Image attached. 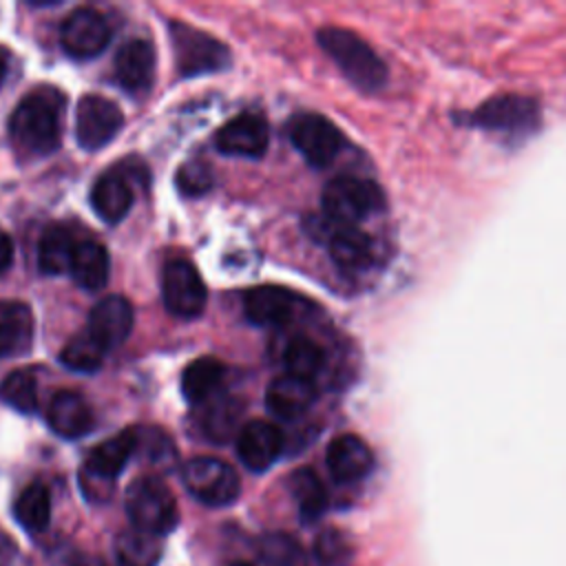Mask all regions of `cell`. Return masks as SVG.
Segmentation results:
<instances>
[{"label": "cell", "instance_id": "6da1fadb", "mask_svg": "<svg viewBox=\"0 0 566 566\" xmlns=\"http://www.w3.org/2000/svg\"><path fill=\"white\" fill-rule=\"evenodd\" d=\"M64 97L53 86H40L20 99L9 119L13 146L24 157H42L60 146Z\"/></svg>", "mask_w": 566, "mask_h": 566}, {"label": "cell", "instance_id": "7a4b0ae2", "mask_svg": "<svg viewBox=\"0 0 566 566\" xmlns=\"http://www.w3.org/2000/svg\"><path fill=\"white\" fill-rule=\"evenodd\" d=\"M316 40L356 88L367 93L382 88L387 80L385 62L360 35L340 27H323Z\"/></svg>", "mask_w": 566, "mask_h": 566}, {"label": "cell", "instance_id": "3957f363", "mask_svg": "<svg viewBox=\"0 0 566 566\" xmlns=\"http://www.w3.org/2000/svg\"><path fill=\"white\" fill-rule=\"evenodd\" d=\"M126 515L133 528L164 537L179 522L177 500L157 475H142L130 482L124 497Z\"/></svg>", "mask_w": 566, "mask_h": 566}, {"label": "cell", "instance_id": "277c9868", "mask_svg": "<svg viewBox=\"0 0 566 566\" xmlns=\"http://www.w3.org/2000/svg\"><path fill=\"white\" fill-rule=\"evenodd\" d=\"M135 449H137L135 429H124L106 438L95 449H91L80 475V484L86 497L106 500L113 491V482L124 471L128 460L135 455Z\"/></svg>", "mask_w": 566, "mask_h": 566}, {"label": "cell", "instance_id": "5b68a950", "mask_svg": "<svg viewBox=\"0 0 566 566\" xmlns=\"http://www.w3.org/2000/svg\"><path fill=\"white\" fill-rule=\"evenodd\" d=\"M321 203L325 219L345 226H356L358 221L378 212L385 206V197L374 181L345 175L327 181V186L323 188Z\"/></svg>", "mask_w": 566, "mask_h": 566}, {"label": "cell", "instance_id": "8992f818", "mask_svg": "<svg viewBox=\"0 0 566 566\" xmlns=\"http://www.w3.org/2000/svg\"><path fill=\"white\" fill-rule=\"evenodd\" d=\"M168 29H170L175 60L181 75L192 77V75L214 73V71H223L230 64V51L217 38L199 29H192L184 22H170Z\"/></svg>", "mask_w": 566, "mask_h": 566}, {"label": "cell", "instance_id": "52a82bcc", "mask_svg": "<svg viewBox=\"0 0 566 566\" xmlns=\"http://www.w3.org/2000/svg\"><path fill=\"white\" fill-rule=\"evenodd\" d=\"M188 493L206 506H228L241 493L237 471L219 458H192L181 471Z\"/></svg>", "mask_w": 566, "mask_h": 566}, {"label": "cell", "instance_id": "ba28073f", "mask_svg": "<svg viewBox=\"0 0 566 566\" xmlns=\"http://www.w3.org/2000/svg\"><path fill=\"white\" fill-rule=\"evenodd\" d=\"M292 146L305 157L307 164L323 168L336 159L345 146L343 133L327 117L318 113L294 115L287 124Z\"/></svg>", "mask_w": 566, "mask_h": 566}, {"label": "cell", "instance_id": "9c48e42d", "mask_svg": "<svg viewBox=\"0 0 566 566\" xmlns=\"http://www.w3.org/2000/svg\"><path fill=\"white\" fill-rule=\"evenodd\" d=\"M161 296L170 314L195 318L206 307V285L197 268L186 259H170L161 272Z\"/></svg>", "mask_w": 566, "mask_h": 566}, {"label": "cell", "instance_id": "30bf717a", "mask_svg": "<svg viewBox=\"0 0 566 566\" xmlns=\"http://www.w3.org/2000/svg\"><path fill=\"white\" fill-rule=\"evenodd\" d=\"M124 126L122 108L97 93H88L77 102L75 111V137L86 150L106 146Z\"/></svg>", "mask_w": 566, "mask_h": 566}, {"label": "cell", "instance_id": "8fae6325", "mask_svg": "<svg viewBox=\"0 0 566 566\" xmlns=\"http://www.w3.org/2000/svg\"><path fill=\"white\" fill-rule=\"evenodd\" d=\"M108 40H111V29L106 18L91 7L71 11L60 29L62 49L71 57H80V60L102 53Z\"/></svg>", "mask_w": 566, "mask_h": 566}, {"label": "cell", "instance_id": "7c38bea8", "mask_svg": "<svg viewBox=\"0 0 566 566\" xmlns=\"http://www.w3.org/2000/svg\"><path fill=\"white\" fill-rule=\"evenodd\" d=\"M270 128L259 113H241L219 128L214 146L223 155L259 159L268 150Z\"/></svg>", "mask_w": 566, "mask_h": 566}, {"label": "cell", "instance_id": "4fadbf2b", "mask_svg": "<svg viewBox=\"0 0 566 566\" xmlns=\"http://www.w3.org/2000/svg\"><path fill=\"white\" fill-rule=\"evenodd\" d=\"M283 433L268 420H252L237 433V455L250 471L270 469L283 451Z\"/></svg>", "mask_w": 566, "mask_h": 566}, {"label": "cell", "instance_id": "5bb4252c", "mask_svg": "<svg viewBox=\"0 0 566 566\" xmlns=\"http://www.w3.org/2000/svg\"><path fill=\"white\" fill-rule=\"evenodd\" d=\"M473 124L491 130L520 133L537 124V104L520 95H502L482 104L473 113Z\"/></svg>", "mask_w": 566, "mask_h": 566}, {"label": "cell", "instance_id": "9a60e30c", "mask_svg": "<svg viewBox=\"0 0 566 566\" xmlns=\"http://www.w3.org/2000/svg\"><path fill=\"white\" fill-rule=\"evenodd\" d=\"M327 221V250L332 261L345 272L367 270L374 261L371 239L358 226H345L336 221Z\"/></svg>", "mask_w": 566, "mask_h": 566}, {"label": "cell", "instance_id": "2e32d148", "mask_svg": "<svg viewBox=\"0 0 566 566\" xmlns=\"http://www.w3.org/2000/svg\"><path fill=\"white\" fill-rule=\"evenodd\" d=\"M135 323V314L130 303L119 296V294H111L104 296L102 301H97L88 314V325L86 329L106 347H117L122 345Z\"/></svg>", "mask_w": 566, "mask_h": 566}, {"label": "cell", "instance_id": "e0dca14e", "mask_svg": "<svg viewBox=\"0 0 566 566\" xmlns=\"http://www.w3.org/2000/svg\"><path fill=\"white\" fill-rule=\"evenodd\" d=\"M325 462L336 482L352 484L363 480L371 471L374 455L363 438L354 433H343L329 442Z\"/></svg>", "mask_w": 566, "mask_h": 566}, {"label": "cell", "instance_id": "ac0fdd59", "mask_svg": "<svg viewBox=\"0 0 566 566\" xmlns=\"http://www.w3.org/2000/svg\"><path fill=\"white\" fill-rule=\"evenodd\" d=\"M115 77L128 93H142L155 77V49L148 40H130L119 46L115 57Z\"/></svg>", "mask_w": 566, "mask_h": 566}, {"label": "cell", "instance_id": "d6986e66", "mask_svg": "<svg viewBox=\"0 0 566 566\" xmlns=\"http://www.w3.org/2000/svg\"><path fill=\"white\" fill-rule=\"evenodd\" d=\"M292 294L281 285H259L245 292L243 312L250 323L261 327H276L292 316Z\"/></svg>", "mask_w": 566, "mask_h": 566}, {"label": "cell", "instance_id": "ffe728a7", "mask_svg": "<svg viewBox=\"0 0 566 566\" xmlns=\"http://www.w3.org/2000/svg\"><path fill=\"white\" fill-rule=\"evenodd\" d=\"M51 429L62 438H82L93 429V411L88 402L75 391H60L46 407Z\"/></svg>", "mask_w": 566, "mask_h": 566}, {"label": "cell", "instance_id": "44dd1931", "mask_svg": "<svg viewBox=\"0 0 566 566\" xmlns=\"http://www.w3.org/2000/svg\"><path fill=\"white\" fill-rule=\"evenodd\" d=\"M314 398H316L314 385L310 380H303L290 374L274 378L265 391V405L270 413L283 420H292L305 413L312 407Z\"/></svg>", "mask_w": 566, "mask_h": 566}, {"label": "cell", "instance_id": "7402d4cb", "mask_svg": "<svg viewBox=\"0 0 566 566\" xmlns=\"http://www.w3.org/2000/svg\"><path fill=\"white\" fill-rule=\"evenodd\" d=\"M199 413H197V424L199 431L206 440L214 442V444H223L226 440H230L237 431L239 418H241V405L237 398L228 396V394H214L208 400L199 402Z\"/></svg>", "mask_w": 566, "mask_h": 566}, {"label": "cell", "instance_id": "603a6c76", "mask_svg": "<svg viewBox=\"0 0 566 566\" xmlns=\"http://www.w3.org/2000/svg\"><path fill=\"white\" fill-rule=\"evenodd\" d=\"M33 336V314L20 301H0V358L29 349Z\"/></svg>", "mask_w": 566, "mask_h": 566}, {"label": "cell", "instance_id": "cb8c5ba5", "mask_svg": "<svg viewBox=\"0 0 566 566\" xmlns=\"http://www.w3.org/2000/svg\"><path fill=\"white\" fill-rule=\"evenodd\" d=\"M91 206L106 223H117L133 206V190L124 177L104 175L91 190Z\"/></svg>", "mask_w": 566, "mask_h": 566}, {"label": "cell", "instance_id": "d4e9b609", "mask_svg": "<svg viewBox=\"0 0 566 566\" xmlns=\"http://www.w3.org/2000/svg\"><path fill=\"white\" fill-rule=\"evenodd\" d=\"M108 270H111V261L102 243L91 239L77 241L73 261H71V272H69L77 285L86 290H99L108 279Z\"/></svg>", "mask_w": 566, "mask_h": 566}, {"label": "cell", "instance_id": "484cf974", "mask_svg": "<svg viewBox=\"0 0 566 566\" xmlns=\"http://www.w3.org/2000/svg\"><path fill=\"white\" fill-rule=\"evenodd\" d=\"M75 237L69 228L53 223L49 226L42 237H40V245H38V263L40 270L46 274H62V272H71V261H73V252H75Z\"/></svg>", "mask_w": 566, "mask_h": 566}, {"label": "cell", "instance_id": "4316f807", "mask_svg": "<svg viewBox=\"0 0 566 566\" xmlns=\"http://www.w3.org/2000/svg\"><path fill=\"white\" fill-rule=\"evenodd\" d=\"M223 376L226 367L221 360L212 356H201L186 365L181 374V391L192 405H199L219 391Z\"/></svg>", "mask_w": 566, "mask_h": 566}, {"label": "cell", "instance_id": "83f0119b", "mask_svg": "<svg viewBox=\"0 0 566 566\" xmlns=\"http://www.w3.org/2000/svg\"><path fill=\"white\" fill-rule=\"evenodd\" d=\"M113 548L119 566H157L164 555L161 537L139 528L122 531Z\"/></svg>", "mask_w": 566, "mask_h": 566}, {"label": "cell", "instance_id": "f1b7e54d", "mask_svg": "<svg viewBox=\"0 0 566 566\" xmlns=\"http://www.w3.org/2000/svg\"><path fill=\"white\" fill-rule=\"evenodd\" d=\"M287 486H290V493L298 506V513L303 517V522H314L318 520L325 509H327V491L321 482V478L303 467V469H296L290 480H287Z\"/></svg>", "mask_w": 566, "mask_h": 566}, {"label": "cell", "instance_id": "f546056e", "mask_svg": "<svg viewBox=\"0 0 566 566\" xmlns=\"http://www.w3.org/2000/svg\"><path fill=\"white\" fill-rule=\"evenodd\" d=\"M13 515L18 524L31 533H40L51 520V495L40 482L29 484L13 502Z\"/></svg>", "mask_w": 566, "mask_h": 566}, {"label": "cell", "instance_id": "4dcf8cb0", "mask_svg": "<svg viewBox=\"0 0 566 566\" xmlns=\"http://www.w3.org/2000/svg\"><path fill=\"white\" fill-rule=\"evenodd\" d=\"M283 363H285V369H287L290 376H296V378H303V380L312 382L325 367V352L312 338L298 336V338L287 343L285 354H283Z\"/></svg>", "mask_w": 566, "mask_h": 566}, {"label": "cell", "instance_id": "1f68e13d", "mask_svg": "<svg viewBox=\"0 0 566 566\" xmlns=\"http://www.w3.org/2000/svg\"><path fill=\"white\" fill-rule=\"evenodd\" d=\"M106 347L88 332H80L75 334L60 352V360L64 367L73 369V371H84V374H91L95 369L102 367L104 363V356H106Z\"/></svg>", "mask_w": 566, "mask_h": 566}, {"label": "cell", "instance_id": "d6a6232c", "mask_svg": "<svg viewBox=\"0 0 566 566\" xmlns=\"http://www.w3.org/2000/svg\"><path fill=\"white\" fill-rule=\"evenodd\" d=\"M263 566H307L303 546L287 533H268L259 542Z\"/></svg>", "mask_w": 566, "mask_h": 566}, {"label": "cell", "instance_id": "836d02e7", "mask_svg": "<svg viewBox=\"0 0 566 566\" xmlns=\"http://www.w3.org/2000/svg\"><path fill=\"white\" fill-rule=\"evenodd\" d=\"M0 400L20 413H33L38 409V382L27 369H18L2 378Z\"/></svg>", "mask_w": 566, "mask_h": 566}, {"label": "cell", "instance_id": "e575fe53", "mask_svg": "<svg viewBox=\"0 0 566 566\" xmlns=\"http://www.w3.org/2000/svg\"><path fill=\"white\" fill-rule=\"evenodd\" d=\"M137 433V449L135 453H139L146 462L150 464H170L172 458H175V447L170 442V438L155 429V427H137L135 429Z\"/></svg>", "mask_w": 566, "mask_h": 566}, {"label": "cell", "instance_id": "d590c367", "mask_svg": "<svg viewBox=\"0 0 566 566\" xmlns=\"http://www.w3.org/2000/svg\"><path fill=\"white\" fill-rule=\"evenodd\" d=\"M175 181H177V188L181 195L199 197L212 188L214 177H212V168L206 161L192 159V161H186L179 166Z\"/></svg>", "mask_w": 566, "mask_h": 566}, {"label": "cell", "instance_id": "8d00e7d4", "mask_svg": "<svg viewBox=\"0 0 566 566\" xmlns=\"http://www.w3.org/2000/svg\"><path fill=\"white\" fill-rule=\"evenodd\" d=\"M314 555L323 566H338L347 559V542L338 531H323L314 542Z\"/></svg>", "mask_w": 566, "mask_h": 566}, {"label": "cell", "instance_id": "74e56055", "mask_svg": "<svg viewBox=\"0 0 566 566\" xmlns=\"http://www.w3.org/2000/svg\"><path fill=\"white\" fill-rule=\"evenodd\" d=\"M18 557V544L0 528V566H11Z\"/></svg>", "mask_w": 566, "mask_h": 566}, {"label": "cell", "instance_id": "f35d334b", "mask_svg": "<svg viewBox=\"0 0 566 566\" xmlns=\"http://www.w3.org/2000/svg\"><path fill=\"white\" fill-rule=\"evenodd\" d=\"M11 261H13V241L7 232L0 230V274L9 270Z\"/></svg>", "mask_w": 566, "mask_h": 566}, {"label": "cell", "instance_id": "ab89813d", "mask_svg": "<svg viewBox=\"0 0 566 566\" xmlns=\"http://www.w3.org/2000/svg\"><path fill=\"white\" fill-rule=\"evenodd\" d=\"M71 566H106L102 559L97 557H88V555H80L71 562Z\"/></svg>", "mask_w": 566, "mask_h": 566}, {"label": "cell", "instance_id": "60d3db41", "mask_svg": "<svg viewBox=\"0 0 566 566\" xmlns=\"http://www.w3.org/2000/svg\"><path fill=\"white\" fill-rule=\"evenodd\" d=\"M4 75H7V57H4V53L0 51V82L4 80Z\"/></svg>", "mask_w": 566, "mask_h": 566}, {"label": "cell", "instance_id": "b9f144b4", "mask_svg": "<svg viewBox=\"0 0 566 566\" xmlns=\"http://www.w3.org/2000/svg\"><path fill=\"white\" fill-rule=\"evenodd\" d=\"M230 566H252L250 562H234V564H230Z\"/></svg>", "mask_w": 566, "mask_h": 566}]
</instances>
